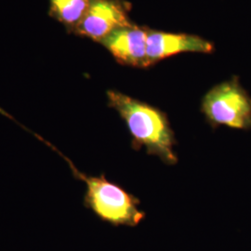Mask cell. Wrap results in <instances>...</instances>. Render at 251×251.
<instances>
[{
	"label": "cell",
	"instance_id": "obj_1",
	"mask_svg": "<svg viewBox=\"0 0 251 251\" xmlns=\"http://www.w3.org/2000/svg\"><path fill=\"white\" fill-rule=\"evenodd\" d=\"M108 106L116 110L125 122L135 151L144 148L167 165H176L175 133L167 115L158 108L117 90L106 92Z\"/></svg>",
	"mask_w": 251,
	"mask_h": 251
},
{
	"label": "cell",
	"instance_id": "obj_2",
	"mask_svg": "<svg viewBox=\"0 0 251 251\" xmlns=\"http://www.w3.org/2000/svg\"><path fill=\"white\" fill-rule=\"evenodd\" d=\"M19 125L57 152L68 164L73 176L85 182L87 190L83 198V204L100 221L113 226L127 227H135L144 221L145 212L139 208V198L128 193L121 185L109 180L104 173L100 176H92L81 172L53 144L22 124Z\"/></svg>",
	"mask_w": 251,
	"mask_h": 251
},
{
	"label": "cell",
	"instance_id": "obj_3",
	"mask_svg": "<svg viewBox=\"0 0 251 251\" xmlns=\"http://www.w3.org/2000/svg\"><path fill=\"white\" fill-rule=\"evenodd\" d=\"M201 111L213 128L251 129V97L233 77L214 86L202 100Z\"/></svg>",
	"mask_w": 251,
	"mask_h": 251
},
{
	"label": "cell",
	"instance_id": "obj_4",
	"mask_svg": "<svg viewBox=\"0 0 251 251\" xmlns=\"http://www.w3.org/2000/svg\"><path fill=\"white\" fill-rule=\"evenodd\" d=\"M132 25L123 0H90V7L73 33L100 43L117 29Z\"/></svg>",
	"mask_w": 251,
	"mask_h": 251
},
{
	"label": "cell",
	"instance_id": "obj_5",
	"mask_svg": "<svg viewBox=\"0 0 251 251\" xmlns=\"http://www.w3.org/2000/svg\"><path fill=\"white\" fill-rule=\"evenodd\" d=\"M213 45L206 39L188 34H174L147 29L146 53L148 66L176 54L210 53Z\"/></svg>",
	"mask_w": 251,
	"mask_h": 251
},
{
	"label": "cell",
	"instance_id": "obj_6",
	"mask_svg": "<svg viewBox=\"0 0 251 251\" xmlns=\"http://www.w3.org/2000/svg\"><path fill=\"white\" fill-rule=\"evenodd\" d=\"M147 29L130 25L122 27L105 37L100 44L107 49L117 62L123 65L147 68Z\"/></svg>",
	"mask_w": 251,
	"mask_h": 251
},
{
	"label": "cell",
	"instance_id": "obj_7",
	"mask_svg": "<svg viewBox=\"0 0 251 251\" xmlns=\"http://www.w3.org/2000/svg\"><path fill=\"white\" fill-rule=\"evenodd\" d=\"M90 4V0H50V14L73 32L84 18Z\"/></svg>",
	"mask_w": 251,
	"mask_h": 251
}]
</instances>
